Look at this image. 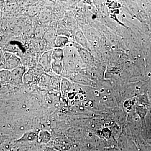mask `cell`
<instances>
[{
  "mask_svg": "<svg viewBox=\"0 0 151 151\" xmlns=\"http://www.w3.org/2000/svg\"><path fill=\"white\" fill-rule=\"evenodd\" d=\"M64 48H55L52 49V70L55 73L60 75L63 68Z\"/></svg>",
  "mask_w": 151,
  "mask_h": 151,
  "instance_id": "6da1fadb",
  "label": "cell"
},
{
  "mask_svg": "<svg viewBox=\"0 0 151 151\" xmlns=\"http://www.w3.org/2000/svg\"><path fill=\"white\" fill-rule=\"evenodd\" d=\"M5 58V63L2 69L12 70L22 65L21 59L12 52H5L4 53Z\"/></svg>",
  "mask_w": 151,
  "mask_h": 151,
  "instance_id": "7a4b0ae2",
  "label": "cell"
},
{
  "mask_svg": "<svg viewBox=\"0 0 151 151\" xmlns=\"http://www.w3.org/2000/svg\"><path fill=\"white\" fill-rule=\"evenodd\" d=\"M25 72V68L22 65L12 70L11 82L14 85H20L22 83L24 76Z\"/></svg>",
  "mask_w": 151,
  "mask_h": 151,
  "instance_id": "3957f363",
  "label": "cell"
},
{
  "mask_svg": "<svg viewBox=\"0 0 151 151\" xmlns=\"http://www.w3.org/2000/svg\"><path fill=\"white\" fill-rule=\"evenodd\" d=\"M52 50L45 52L42 54L39 60L40 64L46 71L52 69Z\"/></svg>",
  "mask_w": 151,
  "mask_h": 151,
  "instance_id": "277c9868",
  "label": "cell"
},
{
  "mask_svg": "<svg viewBox=\"0 0 151 151\" xmlns=\"http://www.w3.org/2000/svg\"><path fill=\"white\" fill-rule=\"evenodd\" d=\"M68 38L65 35H58L57 36L55 42V48L63 49L68 45Z\"/></svg>",
  "mask_w": 151,
  "mask_h": 151,
  "instance_id": "5b68a950",
  "label": "cell"
},
{
  "mask_svg": "<svg viewBox=\"0 0 151 151\" xmlns=\"http://www.w3.org/2000/svg\"><path fill=\"white\" fill-rule=\"evenodd\" d=\"M57 36V35H56V32L55 31L53 30H50L46 32L43 37L45 41L47 43L53 44L54 45Z\"/></svg>",
  "mask_w": 151,
  "mask_h": 151,
  "instance_id": "8992f818",
  "label": "cell"
},
{
  "mask_svg": "<svg viewBox=\"0 0 151 151\" xmlns=\"http://www.w3.org/2000/svg\"><path fill=\"white\" fill-rule=\"evenodd\" d=\"M11 81V71L6 69L1 70V84H5Z\"/></svg>",
  "mask_w": 151,
  "mask_h": 151,
  "instance_id": "52a82bcc",
  "label": "cell"
},
{
  "mask_svg": "<svg viewBox=\"0 0 151 151\" xmlns=\"http://www.w3.org/2000/svg\"><path fill=\"white\" fill-rule=\"evenodd\" d=\"M61 88L62 92L64 93H66L69 88V82L65 78H63L61 81Z\"/></svg>",
  "mask_w": 151,
  "mask_h": 151,
  "instance_id": "ba28073f",
  "label": "cell"
},
{
  "mask_svg": "<svg viewBox=\"0 0 151 151\" xmlns=\"http://www.w3.org/2000/svg\"><path fill=\"white\" fill-rule=\"evenodd\" d=\"M36 139V134L34 133L26 134L21 139L22 141H32Z\"/></svg>",
  "mask_w": 151,
  "mask_h": 151,
  "instance_id": "9c48e42d",
  "label": "cell"
},
{
  "mask_svg": "<svg viewBox=\"0 0 151 151\" xmlns=\"http://www.w3.org/2000/svg\"><path fill=\"white\" fill-rule=\"evenodd\" d=\"M45 31L44 29L42 27H37L36 28L35 30V35L38 37H44L45 34Z\"/></svg>",
  "mask_w": 151,
  "mask_h": 151,
  "instance_id": "30bf717a",
  "label": "cell"
},
{
  "mask_svg": "<svg viewBox=\"0 0 151 151\" xmlns=\"http://www.w3.org/2000/svg\"><path fill=\"white\" fill-rule=\"evenodd\" d=\"M33 71L32 70L29 69L27 71H26L25 73L24 76L23 78L26 79L27 81H29V79H32Z\"/></svg>",
  "mask_w": 151,
  "mask_h": 151,
  "instance_id": "8fae6325",
  "label": "cell"
}]
</instances>
